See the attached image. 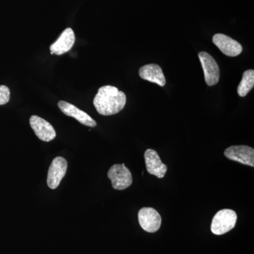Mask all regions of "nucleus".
<instances>
[{"label":"nucleus","mask_w":254,"mask_h":254,"mask_svg":"<svg viewBox=\"0 0 254 254\" xmlns=\"http://www.w3.org/2000/svg\"><path fill=\"white\" fill-rule=\"evenodd\" d=\"M127 103L125 93L112 86L101 87L93 100L97 112L104 116L116 115L122 111Z\"/></svg>","instance_id":"nucleus-1"},{"label":"nucleus","mask_w":254,"mask_h":254,"mask_svg":"<svg viewBox=\"0 0 254 254\" xmlns=\"http://www.w3.org/2000/svg\"><path fill=\"white\" fill-rule=\"evenodd\" d=\"M237 220L236 212L230 209H222L213 217L210 230L214 235H224L235 227Z\"/></svg>","instance_id":"nucleus-2"},{"label":"nucleus","mask_w":254,"mask_h":254,"mask_svg":"<svg viewBox=\"0 0 254 254\" xmlns=\"http://www.w3.org/2000/svg\"><path fill=\"white\" fill-rule=\"evenodd\" d=\"M108 177L111 180L113 188L116 190H126L133 182L131 173L125 164L113 165L108 171Z\"/></svg>","instance_id":"nucleus-3"},{"label":"nucleus","mask_w":254,"mask_h":254,"mask_svg":"<svg viewBox=\"0 0 254 254\" xmlns=\"http://www.w3.org/2000/svg\"><path fill=\"white\" fill-rule=\"evenodd\" d=\"M200 64L204 71L205 81L209 86H215L220 79V69L218 63L208 53H198Z\"/></svg>","instance_id":"nucleus-4"},{"label":"nucleus","mask_w":254,"mask_h":254,"mask_svg":"<svg viewBox=\"0 0 254 254\" xmlns=\"http://www.w3.org/2000/svg\"><path fill=\"white\" fill-rule=\"evenodd\" d=\"M224 155L237 163L254 167V149L247 145H232L225 150Z\"/></svg>","instance_id":"nucleus-5"},{"label":"nucleus","mask_w":254,"mask_h":254,"mask_svg":"<svg viewBox=\"0 0 254 254\" xmlns=\"http://www.w3.org/2000/svg\"><path fill=\"white\" fill-rule=\"evenodd\" d=\"M138 222L143 230L153 233L161 226L162 218L160 214L153 208H141L138 213Z\"/></svg>","instance_id":"nucleus-6"},{"label":"nucleus","mask_w":254,"mask_h":254,"mask_svg":"<svg viewBox=\"0 0 254 254\" xmlns=\"http://www.w3.org/2000/svg\"><path fill=\"white\" fill-rule=\"evenodd\" d=\"M67 166V161L63 157H57L53 160L47 179V183L50 189L55 190L59 187L60 182L66 175Z\"/></svg>","instance_id":"nucleus-7"},{"label":"nucleus","mask_w":254,"mask_h":254,"mask_svg":"<svg viewBox=\"0 0 254 254\" xmlns=\"http://www.w3.org/2000/svg\"><path fill=\"white\" fill-rule=\"evenodd\" d=\"M29 123L33 131L41 141L49 142L56 137L54 127L44 119L33 115L30 118Z\"/></svg>","instance_id":"nucleus-8"},{"label":"nucleus","mask_w":254,"mask_h":254,"mask_svg":"<svg viewBox=\"0 0 254 254\" xmlns=\"http://www.w3.org/2000/svg\"><path fill=\"white\" fill-rule=\"evenodd\" d=\"M213 42L224 55L237 57L242 52V46L239 42L226 35L217 33L213 37Z\"/></svg>","instance_id":"nucleus-9"},{"label":"nucleus","mask_w":254,"mask_h":254,"mask_svg":"<svg viewBox=\"0 0 254 254\" xmlns=\"http://www.w3.org/2000/svg\"><path fill=\"white\" fill-rule=\"evenodd\" d=\"M145 166L148 173L155 175L158 178L165 177L168 171V167L160 160V156L154 150L147 149L144 153Z\"/></svg>","instance_id":"nucleus-10"},{"label":"nucleus","mask_w":254,"mask_h":254,"mask_svg":"<svg viewBox=\"0 0 254 254\" xmlns=\"http://www.w3.org/2000/svg\"><path fill=\"white\" fill-rule=\"evenodd\" d=\"M58 107L64 115L76 119L82 125L92 127V128L96 127V122L88 114L78 109L77 107L75 106V105L67 103V102L64 101V100H61L58 103Z\"/></svg>","instance_id":"nucleus-11"},{"label":"nucleus","mask_w":254,"mask_h":254,"mask_svg":"<svg viewBox=\"0 0 254 254\" xmlns=\"http://www.w3.org/2000/svg\"><path fill=\"white\" fill-rule=\"evenodd\" d=\"M74 32L71 28H67L62 33L58 41L50 46V53L52 55H61L67 53L74 44Z\"/></svg>","instance_id":"nucleus-12"},{"label":"nucleus","mask_w":254,"mask_h":254,"mask_svg":"<svg viewBox=\"0 0 254 254\" xmlns=\"http://www.w3.org/2000/svg\"><path fill=\"white\" fill-rule=\"evenodd\" d=\"M140 77L163 87L166 83L165 75L161 67L155 64H150L142 66L139 69Z\"/></svg>","instance_id":"nucleus-13"},{"label":"nucleus","mask_w":254,"mask_h":254,"mask_svg":"<svg viewBox=\"0 0 254 254\" xmlns=\"http://www.w3.org/2000/svg\"><path fill=\"white\" fill-rule=\"evenodd\" d=\"M254 86V71L247 70L243 73L242 81L237 88V93L240 97H245Z\"/></svg>","instance_id":"nucleus-14"},{"label":"nucleus","mask_w":254,"mask_h":254,"mask_svg":"<svg viewBox=\"0 0 254 254\" xmlns=\"http://www.w3.org/2000/svg\"><path fill=\"white\" fill-rule=\"evenodd\" d=\"M9 100V88L4 85H0V105L6 104Z\"/></svg>","instance_id":"nucleus-15"}]
</instances>
